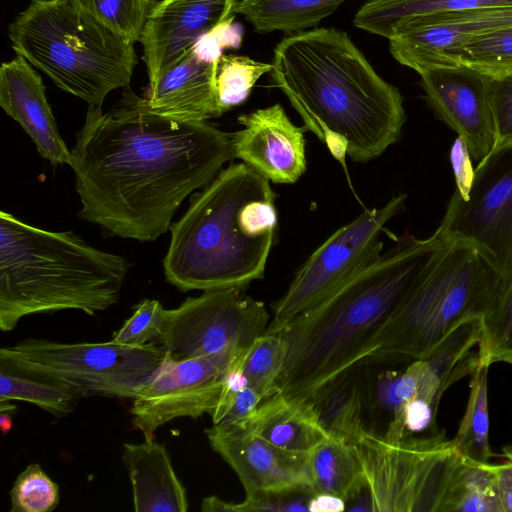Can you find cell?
<instances>
[{"label": "cell", "mask_w": 512, "mask_h": 512, "mask_svg": "<svg viewBox=\"0 0 512 512\" xmlns=\"http://www.w3.org/2000/svg\"><path fill=\"white\" fill-rule=\"evenodd\" d=\"M71 155L78 217L140 242L165 234L184 199L235 159L232 133L158 115L130 86L107 111L88 106Z\"/></svg>", "instance_id": "1"}, {"label": "cell", "mask_w": 512, "mask_h": 512, "mask_svg": "<svg viewBox=\"0 0 512 512\" xmlns=\"http://www.w3.org/2000/svg\"><path fill=\"white\" fill-rule=\"evenodd\" d=\"M271 77L346 170L380 157L401 136L403 96L374 70L350 36L335 28L289 35L274 48Z\"/></svg>", "instance_id": "2"}, {"label": "cell", "mask_w": 512, "mask_h": 512, "mask_svg": "<svg viewBox=\"0 0 512 512\" xmlns=\"http://www.w3.org/2000/svg\"><path fill=\"white\" fill-rule=\"evenodd\" d=\"M450 237L437 228L428 238H397L324 300L288 321L276 332L288 343L278 391L314 400L363 364L386 323Z\"/></svg>", "instance_id": "3"}, {"label": "cell", "mask_w": 512, "mask_h": 512, "mask_svg": "<svg viewBox=\"0 0 512 512\" xmlns=\"http://www.w3.org/2000/svg\"><path fill=\"white\" fill-rule=\"evenodd\" d=\"M247 164L230 163L170 225L166 281L182 292L245 289L263 278L278 224L277 193Z\"/></svg>", "instance_id": "4"}, {"label": "cell", "mask_w": 512, "mask_h": 512, "mask_svg": "<svg viewBox=\"0 0 512 512\" xmlns=\"http://www.w3.org/2000/svg\"><path fill=\"white\" fill-rule=\"evenodd\" d=\"M131 264L73 231H49L0 212V329L61 310L95 315L119 301Z\"/></svg>", "instance_id": "5"}, {"label": "cell", "mask_w": 512, "mask_h": 512, "mask_svg": "<svg viewBox=\"0 0 512 512\" xmlns=\"http://www.w3.org/2000/svg\"><path fill=\"white\" fill-rule=\"evenodd\" d=\"M504 284L501 272L479 246L451 236L386 323L366 360L425 358L462 321L485 319Z\"/></svg>", "instance_id": "6"}, {"label": "cell", "mask_w": 512, "mask_h": 512, "mask_svg": "<svg viewBox=\"0 0 512 512\" xmlns=\"http://www.w3.org/2000/svg\"><path fill=\"white\" fill-rule=\"evenodd\" d=\"M16 55L89 105L129 86L138 56L72 0H31L8 27Z\"/></svg>", "instance_id": "7"}, {"label": "cell", "mask_w": 512, "mask_h": 512, "mask_svg": "<svg viewBox=\"0 0 512 512\" xmlns=\"http://www.w3.org/2000/svg\"><path fill=\"white\" fill-rule=\"evenodd\" d=\"M352 446L364 486L349 511L442 512L448 484L461 458L443 432L389 440L365 429Z\"/></svg>", "instance_id": "8"}, {"label": "cell", "mask_w": 512, "mask_h": 512, "mask_svg": "<svg viewBox=\"0 0 512 512\" xmlns=\"http://www.w3.org/2000/svg\"><path fill=\"white\" fill-rule=\"evenodd\" d=\"M160 344L127 346L110 342L60 343L27 338L2 347L9 358L58 378L82 395L133 399L161 365Z\"/></svg>", "instance_id": "9"}, {"label": "cell", "mask_w": 512, "mask_h": 512, "mask_svg": "<svg viewBox=\"0 0 512 512\" xmlns=\"http://www.w3.org/2000/svg\"><path fill=\"white\" fill-rule=\"evenodd\" d=\"M405 199V195L394 196L380 208L366 209L331 234L298 268L286 292L272 304L273 317L265 333L278 332L377 259L383 248L380 234L386 223L403 210Z\"/></svg>", "instance_id": "10"}, {"label": "cell", "mask_w": 512, "mask_h": 512, "mask_svg": "<svg viewBox=\"0 0 512 512\" xmlns=\"http://www.w3.org/2000/svg\"><path fill=\"white\" fill-rule=\"evenodd\" d=\"M244 290H205L167 310L159 344L176 360L249 347L271 320L264 303Z\"/></svg>", "instance_id": "11"}, {"label": "cell", "mask_w": 512, "mask_h": 512, "mask_svg": "<svg viewBox=\"0 0 512 512\" xmlns=\"http://www.w3.org/2000/svg\"><path fill=\"white\" fill-rule=\"evenodd\" d=\"M438 229L473 242L512 278V140L478 163L466 199L453 193Z\"/></svg>", "instance_id": "12"}, {"label": "cell", "mask_w": 512, "mask_h": 512, "mask_svg": "<svg viewBox=\"0 0 512 512\" xmlns=\"http://www.w3.org/2000/svg\"><path fill=\"white\" fill-rule=\"evenodd\" d=\"M246 348L231 347L181 360L166 352L159 368L132 399L133 427L144 435L154 434L176 418L211 415L220 402L227 371Z\"/></svg>", "instance_id": "13"}, {"label": "cell", "mask_w": 512, "mask_h": 512, "mask_svg": "<svg viewBox=\"0 0 512 512\" xmlns=\"http://www.w3.org/2000/svg\"><path fill=\"white\" fill-rule=\"evenodd\" d=\"M512 26V6L484 7L416 18L389 38L391 55L418 74L461 65L464 48L478 37Z\"/></svg>", "instance_id": "14"}, {"label": "cell", "mask_w": 512, "mask_h": 512, "mask_svg": "<svg viewBox=\"0 0 512 512\" xmlns=\"http://www.w3.org/2000/svg\"><path fill=\"white\" fill-rule=\"evenodd\" d=\"M211 448L238 476L246 495L316 493L309 452L279 447L238 424L219 423L205 430Z\"/></svg>", "instance_id": "15"}, {"label": "cell", "mask_w": 512, "mask_h": 512, "mask_svg": "<svg viewBox=\"0 0 512 512\" xmlns=\"http://www.w3.org/2000/svg\"><path fill=\"white\" fill-rule=\"evenodd\" d=\"M419 75L430 109L463 139L472 159L481 162L496 145L491 77L464 64L432 68Z\"/></svg>", "instance_id": "16"}, {"label": "cell", "mask_w": 512, "mask_h": 512, "mask_svg": "<svg viewBox=\"0 0 512 512\" xmlns=\"http://www.w3.org/2000/svg\"><path fill=\"white\" fill-rule=\"evenodd\" d=\"M226 48H231V42L223 31L214 29L204 34L176 64L148 85L143 96L148 108L158 115L181 121L221 117L216 77Z\"/></svg>", "instance_id": "17"}, {"label": "cell", "mask_w": 512, "mask_h": 512, "mask_svg": "<svg viewBox=\"0 0 512 512\" xmlns=\"http://www.w3.org/2000/svg\"><path fill=\"white\" fill-rule=\"evenodd\" d=\"M239 0H159L145 24L142 60L153 84L206 33L235 18Z\"/></svg>", "instance_id": "18"}, {"label": "cell", "mask_w": 512, "mask_h": 512, "mask_svg": "<svg viewBox=\"0 0 512 512\" xmlns=\"http://www.w3.org/2000/svg\"><path fill=\"white\" fill-rule=\"evenodd\" d=\"M237 121L242 128L232 133L236 159L273 183L300 179L307 167L306 128L296 126L279 103L242 113Z\"/></svg>", "instance_id": "19"}, {"label": "cell", "mask_w": 512, "mask_h": 512, "mask_svg": "<svg viewBox=\"0 0 512 512\" xmlns=\"http://www.w3.org/2000/svg\"><path fill=\"white\" fill-rule=\"evenodd\" d=\"M0 106L20 124L44 159L55 166L71 164V150L60 135L43 80L22 56L1 64Z\"/></svg>", "instance_id": "20"}, {"label": "cell", "mask_w": 512, "mask_h": 512, "mask_svg": "<svg viewBox=\"0 0 512 512\" xmlns=\"http://www.w3.org/2000/svg\"><path fill=\"white\" fill-rule=\"evenodd\" d=\"M122 461L127 469L136 512H186V489L176 475L165 446L154 434L142 443H124Z\"/></svg>", "instance_id": "21"}, {"label": "cell", "mask_w": 512, "mask_h": 512, "mask_svg": "<svg viewBox=\"0 0 512 512\" xmlns=\"http://www.w3.org/2000/svg\"><path fill=\"white\" fill-rule=\"evenodd\" d=\"M279 447L309 452L330 436L313 400H298L277 391L265 398L252 416L238 424Z\"/></svg>", "instance_id": "22"}, {"label": "cell", "mask_w": 512, "mask_h": 512, "mask_svg": "<svg viewBox=\"0 0 512 512\" xmlns=\"http://www.w3.org/2000/svg\"><path fill=\"white\" fill-rule=\"evenodd\" d=\"M81 393L73 386L16 360L0 357V402L32 403L50 414L71 413Z\"/></svg>", "instance_id": "23"}, {"label": "cell", "mask_w": 512, "mask_h": 512, "mask_svg": "<svg viewBox=\"0 0 512 512\" xmlns=\"http://www.w3.org/2000/svg\"><path fill=\"white\" fill-rule=\"evenodd\" d=\"M512 6V0H366L354 16L356 27L391 38L406 22L430 15L484 7Z\"/></svg>", "instance_id": "24"}, {"label": "cell", "mask_w": 512, "mask_h": 512, "mask_svg": "<svg viewBox=\"0 0 512 512\" xmlns=\"http://www.w3.org/2000/svg\"><path fill=\"white\" fill-rule=\"evenodd\" d=\"M347 0H239L235 14H241L258 33L303 32L316 27Z\"/></svg>", "instance_id": "25"}, {"label": "cell", "mask_w": 512, "mask_h": 512, "mask_svg": "<svg viewBox=\"0 0 512 512\" xmlns=\"http://www.w3.org/2000/svg\"><path fill=\"white\" fill-rule=\"evenodd\" d=\"M316 493L331 494L346 502L363 487L362 469L352 443L330 435L309 451Z\"/></svg>", "instance_id": "26"}, {"label": "cell", "mask_w": 512, "mask_h": 512, "mask_svg": "<svg viewBox=\"0 0 512 512\" xmlns=\"http://www.w3.org/2000/svg\"><path fill=\"white\" fill-rule=\"evenodd\" d=\"M489 367L490 365L479 361L471 373L466 411L452 439L462 458L477 463H488L494 456L489 443Z\"/></svg>", "instance_id": "27"}, {"label": "cell", "mask_w": 512, "mask_h": 512, "mask_svg": "<svg viewBox=\"0 0 512 512\" xmlns=\"http://www.w3.org/2000/svg\"><path fill=\"white\" fill-rule=\"evenodd\" d=\"M442 512H502L492 463L461 457L448 484Z\"/></svg>", "instance_id": "28"}, {"label": "cell", "mask_w": 512, "mask_h": 512, "mask_svg": "<svg viewBox=\"0 0 512 512\" xmlns=\"http://www.w3.org/2000/svg\"><path fill=\"white\" fill-rule=\"evenodd\" d=\"M347 373L324 389L313 401L322 425L330 435L352 443L366 428L362 418V400Z\"/></svg>", "instance_id": "29"}, {"label": "cell", "mask_w": 512, "mask_h": 512, "mask_svg": "<svg viewBox=\"0 0 512 512\" xmlns=\"http://www.w3.org/2000/svg\"><path fill=\"white\" fill-rule=\"evenodd\" d=\"M287 354L288 343L280 333H264L240 356L238 365L242 375L263 399L278 391Z\"/></svg>", "instance_id": "30"}, {"label": "cell", "mask_w": 512, "mask_h": 512, "mask_svg": "<svg viewBox=\"0 0 512 512\" xmlns=\"http://www.w3.org/2000/svg\"><path fill=\"white\" fill-rule=\"evenodd\" d=\"M128 44L140 42L145 24L159 0H72Z\"/></svg>", "instance_id": "31"}, {"label": "cell", "mask_w": 512, "mask_h": 512, "mask_svg": "<svg viewBox=\"0 0 512 512\" xmlns=\"http://www.w3.org/2000/svg\"><path fill=\"white\" fill-rule=\"evenodd\" d=\"M271 63L248 56L223 55L216 77V99L222 115L244 103L261 76L272 71Z\"/></svg>", "instance_id": "32"}, {"label": "cell", "mask_w": 512, "mask_h": 512, "mask_svg": "<svg viewBox=\"0 0 512 512\" xmlns=\"http://www.w3.org/2000/svg\"><path fill=\"white\" fill-rule=\"evenodd\" d=\"M461 64L492 78L512 75V26L472 41L462 52Z\"/></svg>", "instance_id": "33"}, {"label": "cell", "mask_w": 512, "mask_h": 512, "mask_svg": "<svg viewBox=\"0 0 512 512\" xmlns=\"http://www.w3.org/2000/svg\"><path fill=\"white\" fill-rule=\"evenodd\" d=\"M10 498L11 512H50L57 507L60 493L39 464H30L16 478Z\"/></svg>", "instance_id": "34"}, {"label": "cell", "mask_w": 512, "mask_h": 512, "mask_svg": "<svg viewBox=\"0 0 512 512\" xmlns=\"http://www.w3.org/2000/svg\"><path fill=\"white\" fill-rule=\"evenodd\" d=\"M166 313L167 309L158 300H142L135 306L131 317L114 334L112 341L127 346L159 344Z\"/></svg>", "instance_id": "35"}, {"label": "cell", "mask_w": 512, "mask_h": 512, "mask_svg": "<svg viewBox=\"0 0 512 512\" xmlns=\"http://www.w3.org/2000/svg\"><path fill=\"white\" fill-rule=\"evenodd\" d=\"M512 336V278L505 281L493 311L483 319V330L478 345L479 361L493 364L494 357Z\"/></svg>", "instance_id": "36"}, {"label": "cell", "mask_w": 512, "mask_h": 512, "mask_svg": "<svg viewBox=\"0 0 512 512\" xmlns=\"http://www.w3.org/2000/svg\"><path fill=\"white\" fill-rule=\"evenodd\" d=\"M489 98L496 132V147L512 140V75L491 77Z\"/></svg>", "instance_id": "37"}, {"label": "cell", "mask_w": 512, "mask_h": 512, "mask_svg": "<svg viewBox=\"0 0 512 512\" xmlns=\"http://www.w3.org/2000/svg\"><path fill=\"white\" fill-rule=\"evenodd\" d=\"M316 493L283 492L254 493L237 503V512H300L309 511L310 500Z\"/></svg>", "instance_id": "38"}, {"label": "cell", "mask_w": 512, "mask_h": 512, "mask_svg": "<svg viewBox=\"0 0 512 512\" xmlns=\"http://www.w3.org/2000/svg\"><path fill=\"white\" fill-rule=\"evenodd\" d=\"M471 158L467 145L460 136H457L450 150V161L456 183L455 192L462 199L468 197L474 181L475 169Z\"/></svg>", "instance_id": "39"}, {"label": "cell", "mask_w": 512, "mask_h": 512, "mask_svg": "<svg viewBox=\"0 0 512 512\" xmlns=\"http://www.w3.org/2000/svg\"><path fill=\"white\" fill-rule=\"evenodd\" d=\"M263 400V397L253 388L244 386L233 395L217 424H240L247 421Z\"/></svg>", "instance_id": "40"}, {"label": "cell", "mask_w": 512, "mask_h": 512, "mask_svg": "<svg viewBox=\"0 0 512 512\" xmlns=\"http://www.w3.org/2000/svg\"><path fill=\"white\" fill-rule=\"evenodd\" d=\"M501 462L492 464L502 512H512V447L502 449Z\"/></svg>", "instance_id": "41"}, {"label": "cell", "mask_w": 512, "mask_h": 512, "mask_svg": "<svg viewBox=\"0 0 512 512\" xmlns=\"http://www.w3.org/2000/svg\"><path fill=\"white\" fill-rule=\"evenodd\" d=\"M345 501L337 496L316 493L310 500L309 512H339L344 511Z\"/></svg>", "instance_id": "42"}, {"label": "cell", "mask_w": 512, "mask_h": 512, "mask_svg": "<svg viewBox=\"0 0 512 512\" xmlns=\"http://www.w3.org/2000/svg\"><path fill=\"white\" fill-rule=\"evenodd\" d=\"M201 511L205 512H237V503L224 501L217 496L203 499Z\"/></svg>", "instance_id": "43"}, {"label": "cell", "mask_w": 512, "mask_h": 512, "mask_svg": "<svg viewBox=\"0 0 512 512\" xmlns=\"http://www.w3.org/2000/svg\"><path fill=\"white\" fill-rule=\"evenodd\" d=\"M12 412L0 411V429L3 435L8 434L13 427Z\"/></svg>", "instance_id": "44"}, {"label": "cell", "mask_w": 512, "mask_h": 512, "mask_svg": "<svg viewBox=\"0 0 512 512\" xmlns=\"http://www.w3.org/2000/svg\"><path fill=\"white\" fill-rule=\"evenodd\" d=\"M505 354H512V336L505 347L494 357L493 363L497 362L498 358Z\"/></svg>", "instance_id": "45"}, {"label": "cell", "mask_w": 512, "mask_h": 512, "mask_svg": "<svg viewBox=\"0 0 512 512\" xmlns=\"http://www.w3.org/2000/svg\"><path fill=\"white\" fill-rule=\"evenodd\" d=\"M497 362H506L512 365V354H505L500 356Z\"/></svg>", "instance_id": "46"}]
</instances>
